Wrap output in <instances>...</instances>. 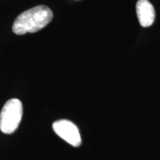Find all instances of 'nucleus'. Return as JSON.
Segmentation results:
<instances>
[{"label":"nucleus","mask_w":160,"mask_h":160,"mask_svg":"<svg viewBox=\"0 0 160 160\" xmlns=\"http://www.w3.org/2000/svg\"><path fill=\"white\" fill-rule=\"evenodd\" d=\"M53 19V12L45 5H38L22 13L13 25V33L23 35L35 33L45 28Z\"/></svg>","instance_id":"obj_1"},{"label":"nucleus","mask_w":160,"mask_h":160,"mask_svg":"<svg viewBox=\"0 0 160 160\" xmlns=\"http://www.w3.org/2000/svg\"><path fill=\"white\" fill-rule=\"evenodd\" d=\"M22 117V105L18 99H11L4 105L0 113V130L11 134L18 128Z\"/></svg>","instance_id":"obj_2"},{"label":"nucleus","mask_w":160,"mask_h":160,"mask_svg":"<svg viewBox=\"0 0 160 160\" xmlns=\"http://www.w3.org/2000/svg\"><path fill=\"white\" fill-rule=\"evenodd\" d=\"M53 129L62 139L73 147L81 145L82 139L79 129L72 122L66 119H60L53 124Z\"/></svg>","instance_id":"obj_3"},{"label":"nucleus","mask_w":160,"mask_h":160,"mask_svg":"<svg viewBox=\"0 0 160 160\" xmlns=\"http://www.w3.org/2000/svg\"><path fill=\"white\" fill-rule=\"evenodd\" d=\"M136 8L138 19L142 27H149L153 23L155 19L154 8L148 0H139Z\"/></svg>","instance_id":"obj_4"}]
</instances>
